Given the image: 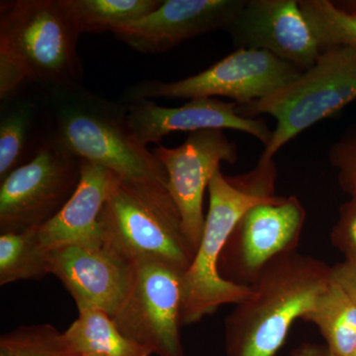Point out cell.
<instances>
[{"mask_svg": "<svg viewBox=\"0 0 356 356\" xmlns=\"http://www.w3.org/2000/svg\"><path fill=\"white\" fill-rule=\"evenodd\" d=\"M331 280L332 266L297 250L269 262L225 320L227 355L275 356Z\"/></svg>", "mask_w": 356, "mask_h": 356, "instance_id": "6da1fadb", "label": "cell"}, {"mask_svg": "<svg viewBox=\"0 0 356 356\" xmlns=\"http://www.w3.org/2000/svg\"><path fill=\"white\" fill-rule=\"evenodd\" d=\"M274 161L257 163L252 172L226 177L215 173L209 186V209L202 238L191 267L182 276V325L195 324L226 304L241 303L252 294L250 285L224 280L218 270L220 255L229 235L245 212L270 202L275 194Z\"/></svg>", "mask_w": 356, "mask_h": 356, "instance_id": "7a4b0ae2", "label": "cell"}, {"mask_svg": "<svg viewBox=\"0 0 356 356\" xmlns=\"http://www.w3.org/2000/svg\"><path fill=\"white\" fill-rule=\"evenodd\" d=\"M51 135L81 161L102 166L123 179L165 184V166L136 137L124 103L105 99L83 86L46 91Z\"/></svg>", "mask_w": 356, "mask_h": 356, "instance_id": "3957f363", "label": "cell"}, {"mask_svg": "<svg viewBox=\"0 0 356 356\" xmlns=\"http://www.w3.org/2000/svg\"><path fill=\"white\" fill-rule=\"evenodd\" d=\"M103 243L131 264L159 262L185 273L195 250L165 184L113 175L100 214Z\"/></svg>", "mask_w": 356, "mask_h": 356, "instance_id": "277c9868", "label": "cell"}, {"mask_svg": "<svg viewBox=\"0 0 356 356\" xmlns=\"http://www.w3.org/2000/svg\"><path fill=\"white\" fill-rule=\"evenodd\" d=\"M355 99L356 49L334 46L324 49L317 63L298 79L261 99L236 104V112L245 118L269 115L277 122L259 159L266 163L296 136Z\"/></svg>", "mask_w": 356, "mask_h": 356, "instance_id": "5b68a950", "label": "cell"}, {"mask_svg": "<svg viewBox=\"0 0 356 356\" xmlns=\"http://www.w3.org/2000/svg\"><path fill=\"white\" fill-rule=\"evenodd\" d=\"M79 36L58 0H9L0 3V48L25 67L30 83L44 92L81 86Z\"/></svg>", "mask_w": 356, "mask_h": 356, "instance_id": "8992f818", "label": "cell"}, {"mask_svg": "<svg viewBox=\"0 0 356 356\" xmlns=\"http://www.w3.org/2000/svg\"><path fill=\"white\" fill-rule=\"evenodd\" d=\"M304 70L266 51L238 49L203 72L177 81H142L129 86L124 104L159 99L229 98L236 104L270 95L298 79Z\"/></svg>", "mask_w": 356, "mask_h": 356, "instance_id": "52a82bcc", "label": "cell"}, {"mask_svg": "<svg viewBox=\"0 0 356 356\" xmlns=\"http://www.w3.org/2000/svg\"><path fill=\"white\" fill-rule=\"evenodd\" d=\"M81 163L51 133L0 185V234L40 228L62 210L81 181Z\"/></svg>", "mask_w": 356, "mask_h": 356, "instance_id": "ba28073f", "label": "cell"}, {"mask_svg": "<svg viewBox=\"0 0 356 356\" xmlns=\"http://www.w3.org/2000/svg\"><path fill=\"white\" fill-rule=\"evenodd\" d=\"M184 273L159 262L136 266L125 301L112 317L129 339L158 356H184L182 325Z\"/></svg>", "mask_w": 356, "mask_h": 356, "instance_id": "9c48e42d", "label": "cell"}, {"mask_svg": "<svg viewBox=\"0 0 356 356\" xmlns=\"http://www.w3.org/2000/svg\"><path fill=\"white\" fill-rule=\"evenodd\" d=\"M305 221V208L296 196H278L250 208L222 248L220 275L236 284H252L269 262L296 250Z\"/></svg>", "mask_w": 356, "mask_h": 356, "instance_id": "30bf717a", "label": "cell"}, {"mask_svg": "<svg viewBox=\"0 0 356 356\" xmlns=\"http://www.w3.org/2000/svg\"><path fill=\"white\" fill-rule=\"evenodd\" d=\"M153 153L165 166L168 191L179 210L185 236L196 252L205 226L204 194L222 163L234 165L238 161L236 143L224 130L208 129L189 133L180 146H159Z\"/></svg>", "mask_w": 356, "mask_h": 356, "instance_id": "8fae6325", "label": "cell"}, {"mask_svg": "<svg viewBox=\"0 0 356 356\" xmlns=\"http://www.w3.org/2000/svg\"><path fill=\"white\" fill-rule=\"evenodd\" d=\"M226 32L236 50L266 51L304 72L323 53L299 0H245Z\"/></svg>", "mask_w": 356, "mask_h": 356, "instance_id": "7c38bea8", "label": "cell"}, {"mask_svg": "<svg viewBox=\"0 0 356 356\" xmlns=\"http://www.w3.org/2000/svg\"><path fill=\"white\" fill-rule=\"evenodd\" d=\"M49 268L72 295L77 309H98L113 317L128 296L136 266L104 243L72 245L48 252Z\"/></svg>", "mask_w": 356, "mask_h": 356, "instance_id": "4fadbf2b", "label": "cell"}, {"mask_svg": "<svg viewBox=\"0 0 356 356\" xmlns=\"http://www.w3.org/2000/svg\"><path fill=\"white\" fill-rule=\"evenodd\" d=\"M245 0H163L139 20L113 32L115 38L143 54H161L182 42L225 30Z\"/></svg>", "mask_w": 356, "mask_h": 356, "instance_id": "5bb4252c", "label": "cell"}, {"mask_svg": "<svg viewBox=\"0 0 356 356\" xmlns=\"http://www.w3.org/2000/svg\"><path fill=\"white\" fill-rule=\"evenodd\" d=\"M125 105L131 128L146 147L159 144L170 133H192L208 129H231L247 133L264 147L273 138V131L261 117L245 118L236 112V103L217 98H197L178 107L161 106L154 100Z\"/></svg>", "mask_w": 356, "mask_h": 356, "instance_id": "9a60e30c", "label": "cell"}, {"mask_svg": "<svg viewBox=\"0 0 356 356\" xmlns=\"http://www.w3.org/2000/svg\"><path fill=\"white\" fill-rule=\"evenodd\" d=\"M113 175L102 166L81 163L76 191L53 219L37 228L47 252L72 245L97 247L104 243L99 219Z\"/></svg>", "mask_w": 356, "mask_h": 356, "instance_id": "2e32d148", "label": "cell"}, {"mask_svg": "<svg viewBox=\"0 0 356 356\" xmlns=\"http://www.w3.org/2000/svg\"><path fill=\"white\" fill-rule=\"evenodd\" d=\"M163 0H58V6L79 36L102 34L153 13Z\"/></svg>", "mask_w": 356, "mask_h": 356, "instance_id": "e0dca14e", "label": "cell"}, {"mask_svg": "<svg viewBox=\"0 0 356 356\" xmlns=\"http://www.w3.org/2000/svg\"><path fill=\"white\" fill-rule=\"evenodd\" d=\"M77 355L151 356V350L135 343L119 330L106 312L81 309L79 317L65 332Z\"/></svg>", "mask_w": 356, "mask_h": 356, "instance_id": "ac0fdd59", "label": "cell"}, {"mask_svg": "<svg viewBox=\"0 0 356 356\" xmlns=\"http://www.w3.org/2000/svg\"><path fill=\"white\" fill-rule=\"evenodd\" d=\"M317 325L327 346L337 356L356 350V302L332 276L315 307L302 318Z\"/></svg>", "mask_w": 356, "mask_h": 356, "instance_id": "d6986e66", "label": "cell"}, {"mask_svg": "<svg viewBox=\"0 0 356 356\" xmlns=\"http://www.w3.org/2000/svg\"><path fill=\"white\" fill-rule=\"evenodd\" d=\"M48 274V252L40 243L37 228L0 234L1 286L21 280H41Z\"/></svg>", "mask_w": 356, "mask_h": 356, "instance_id": "ffe728a7", "label": "cell"}, {"mask_svg": "<svg viewBox=\"0 0 356 356\" xmlns=\"http://www.w3.org/2000/svg\"><path fill=\"white\" fill-rule=\"evenodd\" d=\"M0 119V180L24 165L34 140L37 105L31 100H6Z\"/></svg>", "mask_w": 356, "mask_h": 356, "instance_id": "44dd1931", "label": "cell"}, {"mask_svg": "<svg viewBox=\"0 0 356 356\" xmlns=\"http://www.w3.org/2000/svg\"><path fill=\"white\" fill-rule=\"evenodd\" d=\"M302 13L322 50L334 46L356 49V15L330 0H299Z\"/></svg>", "mask_w": 356, "mask_h": 356, "instance_id": "7402d4cb", "label": "cell"}, {"mask_svg": "<svg viewBox=\"0 0 356 356\" xmlns=\"http://www.w3.org/2000/svg\"><path fill=\"white\" fill-rule=\"evenodd\" d=\"M0 356H79L65 332L49 324L23 325L0 337Z\"/></svg>", "mask_w": 356, "mask_h": 356, "instance_id": "603a6c76", "label": "cell"}, {"mask_svg": "<svg viewBox=\"0 0 356 356\" xmlns=\"http://www.w3.org/2000/svg\"><path fill=\"white\" fill-rule=\"evenodd\" d=\"M330 163L339 170V179L344 191L356 195V134L346 136L332 145Z\"/></svg>", "mask_w": 356, "mask_h": 356, "instance_id": "cb8c5ba5", "label": "cell"}, {"mask_svg": "<svg viewBox=\"0 0 356 356\" xmlns=\"http://www.w3.org/2000/svg\"><path fill=\"white\" fill-rule=\"evenodd\" d=\"M332 242L346 255V261L356 264V195L341 207L339 222L332 229Z\"/></svg>", "mask_w": 356, "mask_h": 356, "instance_id": "d4e9b609", "label": "cell"}, {"mask_svg": "<svg viewBox=\"0 0 356 356\" xmlns=\"http://www.w3.org/2000/svg\"><path fill=\"white\" fill-rule=\"evenodd\" d=\"M26 83H30V79L25 67L10 51L0 48V99L1 102H6L13 98Z\"/></svg>", "mask_w": 356, "mask_h": 356, "instance_id": "484cf974", "label": "cell"}, {"mask_svg": "<svg viewBox=\"0 0 356 356\" xmlns=\"http://www.w3.org/2000/svg\"><path fill=\"white\" fill-rule=\"evenodd\" d=\"M332 276L356 302V264L344 261L332 266Z\"/></svg>", "mask_w": 356, "mask_h": 356, "instance_id": "4316f807", "label": "cell"}, {"mask_svg": "<svg viewBox=\"0 0 356 356\" xmlns=\"http://www.w3.org/2000/svg\"><path fill=\"white\" fill-rule=\"evenodd\" d=\"M291 356H337L327 346L304 343L292 351Z\"/></svg>", "mask_w": 356, "mask_h": 356, "instance_id": "83f0119b", "label": "cell"}, {"mask_svg": "<svg viewBox=\"0 0 356 356\" xmlns=\"http://www.w3.org/2000/svg\"><path fill=\"white\" fill-rule=\"evenodd\" d=\"M79 356H98V355H83Z\"/></svg>", "mask_w": 356, "mask_h": 356, "instance_id": "f1b7e54d", "label": "cell"}, {"mask_svg": "<svg viewBox=\"0 0 356 356\" xmlns=\"http://www.w3.org/2000/svg\"><path fill=\"white\" fill-rule=\"evenodd\" d=\"M351 356H356V350H355V353H353V355Z\"/></svg>", "mask_w": 356, "mask_h": 356, "instance_id": "f546056e", "label": "cell"}]
</instances>
